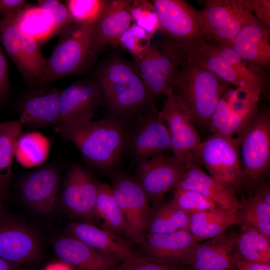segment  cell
Listing matches in <instances>:
<instances>
[{
	"label": "cell",
	"mask_w": 270,
	"mask_h": 270,
	"mask_svg": "<svg viewBox=\"0 0 270 270\" xmlns=\"http://www.w3.org/2000/svg\"><path fill=\"white\" fill-rule=\"evenodd\" d=\"M127 122L111 116L83 124H58L54 130L73 144L91 168L112 173L118 170L124 156Z\"/></svg>",
	"instance_id": "cell-1"
},
{
	"label": "cell",
	"mask_w": 270,
	"mask_h": 270,
	"mask_svg": "<svg viewBox=\"0 0 270 270\" xmlns=\"http://www.w3.org/2000/svg\"><path fill=\"white\" fill-rule=\"evenodd\" d=\"M93 78L100 88L102 104L112 116L128 120L155 104L132 64L122 58L112 57L101 62Z\"/></svg>",
	"instance_id": "cell-2"
},
{
	"label": "cell",
	"mask_w": 270,
	"mask_h": 270,
	"mask_svg": "<svg viewBox=\"0 0 270 270\" xmlns=\"http://www.w3.org/2000/svg\"><path fill=\"white\" fill-rule=\"evenodd\" d=\"M227 87L218 77L196 63L186 54L170 90L191 122L205 127L208 126L220 98Z\"/></svg>",
	"instance_id": "cell-3"
},
{
	"label": "cell",
	"mask_w": 270,
	"mask_h": 270,
	"mask_svg": "<svg viewBox=\"0 0 270 270\" xmlns=\"http://www.w3.org/2000/svg\"><path fill=\"white\" fill-rule=\"evenodd\" d=\"M94 24L74 22L59 32L58 42L47 59L44 86L82 73L92 65L98 56L94 46Z\"/></svg>",
	"instance_id": "cell-4"
},
{
	"label": "cell",
	"mask_w": 270,
	"mask_h": 270,
	"mask_svg": "<svg viewBox=\"0 0 270 270\" xmlns=\"http://www.w3.org/2000/svg\"><path fill=\"white\" fill-rule=\"evenodd\" d=\"M244 170V185L252 190L266 182L270 170V114L258 110L236 136Z\"/></svg>",
	"instance_id": "cell-5"
},
{
	"label": "cell",
	"mask_w": 270,
	"mask_h": 270,
	"mask_svg": "<svg viewBox=\"0 0 270 270\" xmlns=\"http://www.w3.org/2000/svg\"><path fill=\"white\" fill-rule=\"evenodd\" d=\"M186 54V49L162 37L152 42L132 65L156 100L170 89L175 74Z\"/></svg>",
	"instance_id": "cell-6"
},
{
	"label": "cell",
	"mask_w": 270,
	"mask_h": 270,
	"mask_svg": "<svg viewBox=\"0 0 270 270\" xmlns=\"http://www.w3.org/2000/svg\"><path fill=\"white\" fill-rule=\"evenodd\" d=\"M172 152L169 133L155 104L128 120L124 155L136 166L154 155Z\"/></svg>",
	"instance_id": "cell-7"
},
{
	"label": "cell",
	"mask_w": 270,
	"mask_h": 270,
	"mask_svg": "<svg viewBox=\"0 0 270 270\" xmlns=\"http://www.w3.org/2000/svg\"><path fill=\"white\" fill-rule=\"evenodd\" d=\"M199 160L211 178L235 194L240 192L244 185V170L236 137L212 134L202 142Z\"/></svg>",
	"instance_id": "cell-8"
},
{
	"label": "cell",
	"mask_w": 270,
	"mask_h": 270,
	"mask_svg": "<svg viewBox=\"0 0 270 270\" xmlns=\"http://www.w3.org/2000/svg\"><path fill=\"white\" fill-rule=\"evenodd\" d=\"M114 197L125 220L126 236L144 246L151 210L149 200L140 184L118 170L110 173Z\"/></svg>",
	"instance_id": "cell-9"
},
{
	"label": "cell",
	"mask_w": 270,
	"mask_h": 270,
	"mask_svg": "<svg viewBox=\"0 0 270 270\" xmlns=\"http://www.w3.org/2000/svg\"><path fill=\"white\" fill-rule=\"evenodd\" d=\"M202 38L219 46L230 42L245 26L257 20L242 0H204Z\"/></svg>",
	"instance_id": "cell-10"
},
{
	"label": "cell",
	"mask_w": 270,
	"mask_h": 270,
	"mask_svg": "<svg viewBox=\"0 0 270 270\" xmlns=\"http://www.w3.org/2000/svg\"><path fill=\"white\" fill-rule=\"evenodd\" d=\"M260 94L244 88L227 87L208 124L212 134L236 137L257 112Z\"/></svg>",
	"instance_id": "cell-11"
},
{
	"label": "cell",
	"mask_w": 270,
	"mask_h": 270,
	"mask_svg": "<svg viewBox=\"0 0 270 270\" xmlns=\"http://www.w3.org/2000/svg\"><path fill=\"white\" fill-rule=\"evenodd\" d=\"M163 36L186 48L202 38L204 18L202 10L182 0L152 1Z\"/></svg>",
	"instance_id": "cell-12"
},
{
	"label": "cell",
	"mask_w": 270,
	"mask_h": 270,
	"mask_svg": "<svg viewBox=\"0 0 270 270\" xmlns=\"http://www.w3.org/2000/svg\"><path fill=\"white\" fill-rule=\"evenodd\" d=\"M100 184L82 166H72L64 178L60 196L64 212L80 222L94 224Z\"/></svg>",
	"instance_id": "cell-13"
},
{
	"label": "cell",
	"mask_w": 270,
	"mask_h": 270,
	"mask_svg": "<svg viewBox=\"0 0 270 270\" xmlns=\"http://www.w3.org/2000/svg\"><path fill=\"white\" fill-rule=\"evenodd\" d=\"M166 95L158 113L168 132L173 155L186 165L202 166L199 160L202 141L194 124L178 105L170 89Z\"/></svg>",
	"instance_id": "cell-14"
},
{
	"label": "cell",
	"mask_w": 270,
	"mask_h": 270,
	"mask_svg": "<svg viewBox=\"0 0 270 270\" xmlns=\"http://www.w3.org/2000/svg\"><path fill=\"white\" fill-rule=\"evenodd\" d=\"M186 164L174 155H154L136 166L133 178L140 184L149 201L160 203L164 194L176 188Z\"/></svg>",
	"instance_id": "cell-15"
},
{
	"label": "cell",
	"mask_w": 270,
	"mask_h": 270,
	"mask_svg": "<svg viewBox=\"0 0 270 270\" xmlns=\"http://www.w3.org/2000/svg\"><path fill=\"white\" fill-rule=\"evenodd\" d=\"M40 240L30 227L0 208V257L18 268L36 262L41 252Z\"/></svg>",
	"instance_id": "cell-16"
},
{
	"label": "cell",
	"mask_w": 270,
	"mask_h": 270,
	"mask_svg": "<svg viewBox=\"0 0 270 270\" xmlns=\"http://www.w3.org/2000/svg\"><path fill=\"white\" fill-rule=\"evenodd\" d=\"M20 196L33 211L48 214L55 209L60 188V172L54 164H48L24 174L18 182Z\"/></svg>",
	"instance_id": "cell-17"
},
{
	"label": "cell",
	"mask_w": 270,
	"mask_h": 270,
	"mask_svg": "<svg viewBox=\"0 0 270 270\" xmlns=\"http://www.w3.org/2000/svg\"><path fill=\"white\" fill-rule=\"evenodd\" d=\"M238 233L226 232L197 242L187 254L180 266L188 270H222L236 266Z\"/></svg>",
	"instance_id": "cell-18"
},
{
	"label": "cell",
	"mask_w": 270,
	"mask_h": 270,
	"mask_svg": "<svg viewBox=\"0 0 270 270\" xmlns=\"http://www.w3.org/2000/svg\"><path fill=\"white\" fill-rule=\"evenodd\" d=\"M102 104L99 86L92 77L75 82L61 90L58 124H83L92 120Z\"/></svg>",
	"instance_id": "cell-19"
},
{
	"label": "cell",
	"mask_w": 270,
	"mask_h": 270,
	"mask_svg": "<svg viewBox=\"0 0 270 270\" xmlns=\"http://www.w3.org/2000/svg\"><path fill=\"white\" fill-rule=\"evenodd\" d=\"M53 248L56 256L75 270H114L121 262L67 234L56 239Z\"/></svg>",
	"instance_id": "cell-20"
},
{
	"label": "cell",
	"mask_w": 270,
	"mask_h": 270,
	"mask_svg": "<svg viewBox=\"0 0 270 270\" xmlns=\"http://www.w3.org/2000/svg\"><path fill=\"white\" fill-rule=\"evenodd\" d=\"M223 46L232 49L243 60L262 70L270 64V26L257 20L244 27Z\"/></svg>",
	"instance_id": "cell-21"
},
{
	"label": "cell",
	"mask_w": 270,
	"mask_h": 270,
	"mask_svg": "<svg viewBox=\"0 0 270 270\" xmlns=\"http://www.w3.org/2000/svg\"><path fill=\"white\" fill-rule=\"evenodd\" d=\"M132 0H107L104 9L94 26L95 50L98 56L107 46H116L132 22Z\"/></svg>",
	"instance_id": "cell-22"
},
{
	"label": "cell",
	"mask_w": 270,
	"mask_h": 270,
	"mask_svg": "<svg viewBox=\"0 0 270 270\" xmlns=\"http://www.w3.org/2000/svg\"><path fill=\"white\" fill-rule=\"evenodd\" d=\"M60 92L56 88H41L29 94L20 106L18 120L23 126L40 128L58 124Z\"/></svg>",
	"instance_id": "cell-23"
},
{
	"label": "cell",
	"mask_w": 270,
	"mask_h": 270,
	"mask_svg": "<svg viewBox=\"0 0 270 270\" xmlns=\"http://www.w3.org/2000/svg\"><path fill=\"white\" fill-rule=\"evenodd\" d=\"M198 242L188 229H184L172 232L149 234L144 246L154 260L176 268L180 266Z\"/></svg>",
	"instance_id": "cell-24"
},
{
	"label": "cell",
	"mask_w": 270,
	"mask_h": 270,
	"mask_svg": "<svg viewBox=\"0 0 270 270\" xmlns=\"http://www.w3.org/2000/svg\"><path fill=\"white\" fill-rule=\"evenodd\" d=\"M67 234L91 248L122 262L136 255L132 248L118 236L94 224L72 222L66 228Z\"/></svg>",
	"instance_id": "cell-25"
},
{
	"label": "cell",
	"mask_w": 270,
	"mask_h": 270,
	"mask_svg": "<svg viewBox=\"0 0 270 270\" xmlns=\"http://www.w3.org/2000/svg\"><path fill=\"white\" fill-rule=\"evenodd\" d=\"M176 187L196 192L226 210L236 212L240 206L236 194L214 180L198 164L186 165Z\"/></svg>",
	"instance_id": "cell-26"
},
{
	"label": "cell",
	"mask_w": 270,
	"mask_h": 270,
	"mask_svg": "<svg viewBox=\"0 0 270 270\" xmlns=\"http://www.w3.org/2000/svg\"><path fill=\"white\" fill-rule=\"evenodd\" d=\"M186 50L190 58L216 75L224 82L240 88L235 71L219 54L215 44L202 38L190 44Z\"/></svg>",
	"instance_id": "cell-27"
},
{
	"label": "cell",
	"mask_w": 270,
	"mask_h": 270,
	"mask_svg": "<svg viewBox=\"0 0 270 270\" xmlns=\"http://www.w3.org/2000/svg\"><path fill=\"white\" fill-rule=\"evenodd\" d=\"M236 212L218 208L192 214L188 230L199 242L217 236L228 226L236 224Z\"/></svg>",
	"instance_id": "cell-28"
},
{
	"label": "cell",
	"mask_w": 270,
	"mask_h": 270,
	"mask_svg": "<svg viewBox=\"0 0 270 270\" xmlns=\"http://www.w3.org/2000/svg\"><path fill=\"white\" fill-rule=\"evenodd\" d=\"M23 127L18 119L0 122V194L4 198L10 184L16 144Z\"/></svg>",
	"instance_id": "cell-29"
},
{
	"label": "cell",
	"mask_w": 270,
	"mask_h": 270,
	"mask_svg": "<svg viewBox=\"0 0 270 270\" xmlns=\"http://www.w3.org/2000/svg\"><path fill=\"white\" fill-rule=\"evenodd\" d=\"M96 219L102 220V228L118 236L126 234V222L106 183H100L95 204Z\"/></svg>",
	"instance_id": "cell-30"
},
{
	"label": "cell",
	"mask_w": 270,
	"mask_h": 270,
	"mask_svg": "<svg viewBox=\"0 0 270 270\" xmlns=\"http://www.w3.org/2000/svg\"><path fill=\"white\" fill-rule=\"evenodd\" d=\"M236 216L240 229H254L270 238V206L258 198H242Z\"/></svg>",
	"instance_id": "cell-31"
},
{
	"label": "cell",
	"mask_w": 270,
	"mask_h": 270,
	"mask_svg": "<svg viewBox=\"0 0 270 270\" xmlns=\"http://www.w3.org/2000/svg\"><path fill=\"white\" fill-rule=\"evenodd\" d=\"M158 205L150 214L148 226L149 234L188 229L189 214L177 208L171 201Z\"/></svg>",
	"instance_id": "cell-32"
},
{
	"label": "cell",
	"mask_w": 270,
	"mask_h": 270,
	"mask_svg": "<svg viewBox=\"0 0 270 270\" xmlns=\"http://www.w3.org/2000/svg\"><path fill=\"white\" fill-rule=\"evenodd\" d=\"M237 240L240 260L270 264V238L252 228L240 229Z\"/></svg>",
	"instance_id": "cell-33"
},
{
	"label": "cell",
	"mask_w": 270,
	"mask_h": 270,
	"mask_svg": "<svg viewBox=\"0 0 270 270\" xmlns=\"http://www.w3.org/2000/svg\"><path fill=\"white\" fill-rule=\"evenodd\" d=\"M22 10L8 14L0 18V43L24 76V65L22 52L20 18Z\"/></svg>",
	"instance_id": "cell-34"
},
{
	"label": "cell",
	"mask_w": 270,
	"mask_h": 270,
	"mask_svg": "<svg viewBox=\"0 0 270 270\" xmlns=\"http://www.w3.org/2000/svg\"><path fill=\"white\" fill-rule=\"evenodd\" d=\"M216 45L219 54L235 71L240 88L262 94L264 90L263 71L243 60L232 49Z\"/></svg>",
	"instance_id": "cell-35"
},
{
	"label": "cell",
	"mask_w": 270,
	"mask_h": 270,
	"mask_svg": "<svg viewBox=\"0 0 270 270\" xmlns=\"http://www.w3.org/2000/svg\"><path fill=\"white\" fill-rule=\"evenodd\" d=\"M171 202L189 215L202 211L222 208L211 200L196 192L179 187L175 188Z\"/></svg>",
	"instance_id": "cell-36"
},
{
	"label": "cell",
	"mask_w": 270,
	"mask_h": 270,
	"mask_svg": "<svg viewBox=\"0 0 270 270\" xmlns=\"http://www.w3.org/2000/svg\"><path fill=\"white\" fill-rule=\"evenodd\" d=\"M107 0H68L65 4L74 20L85 24H96L101 16Z\"/></svg>",
	"instance_id": "cell-37"
},
{
	"label": "cell",
	"mask_w": 270,
	"mask_h": 270,
	"mask_svg": "<svg viewBox=\"0 0 270 270\" xmlns=\"http://www.w3.org/2000/svg\"><path fill=\"white\" fill-rule=\"evenodd\" d=\"M132 22L152 36L159 30V22L154 4L146 0H132L130 9Z\"/></svg>",
	"instance_id": "cell-38"
},
{
	"label": "cell",
	"mask_w": 270,
	"mask_h": 270,
	"mask_svg": "<svg viewBox=\"0 0 270 270\" xmlns=\"http://www.w3.org/2000/svg\"><path fill=\"white\" fill-rule=\"evenodd\" d=\"M38 7L50 20L53 34H58L74 22L66 4L60 0H40Z\"/></svg>",
	"instance_id": "cell-39"
},
{
	"label": "cell",
	"mask_w": 270,
	"mask_h": 270,
	"mask_svg": "<svg viewBox=\"0 0 270 270\" xmlns=\"http://www.w3.org/2000/svg\"><path fill=\"white\" fill-rule=\"evenodd\" d=\"M152 37L144 30L133 24L122 36L119 45L135 58L147 50L152 42Z\"/></svg>",
	"instance_id": "cell-40"
},
{
	"label": "cell",
	"mask_w": 270,
	"mask_h": 270,
	"mask_svg": "<svg viewBox=\"0 0 270 270\" xmlns=\"http://www.w3.org/2000/svg\"><path fill=\"white\" fill-rule=\"evenodd\" d=\"M174 268L137 254L121 262L114 270H173Z\"/></svg>",
	"instance_id": "cell-41"
},
{
	"label": "cell",
	"mask_w": 270,
	"mask_h": 270,
	"mask_svg": "<svg viewBox=\"0 0 270 270\" xmlns=\"http://www.w3.org/2000/svg\"><path fill=\"white\" fill-rule=\"evenodd\" d=\"M244 7L254 14V16L265 25L270 26V0H242Z\"/></svg>",
	"instance_id": "cell-42"
},
{
	"label": "cell",
	"mask_w": 270,
	"mask_h": 270,
	"mask_svg": "<svg viewBox=\"0 0 270 270\" xmlns=\"http://www.w3.org/2000/svg\"><path fill=\"white\" fill-rule=\"evenodd\" d=\"M10 92L8 64L4 52L0 43V105L8 100Z\"/></svg>",
	"instance_id": "cell-43"
},
{
	"label": "cell",
	"mask_w": 270,
	"mask_h": 270,
	"mask_svg": "<svg viewBox=\"0 0 270 270\" xmlns=\"http://www.w3.org/2000/svg\"><path fill=\"white\" fill-rule=\"evenodd\" d=\"M24 0H0V18L12 13L19 12L27 6Z\"/></svg>",
	"instance_id": "cell-44"
},
{
	"label": "cell",
	"mask_w": 270,
	"mask_h": 270,
	"mask_svg": "<svg viewBox=\"0 0 270 270\" xmlns=\"http://www.w3.org/2000/svg\"><path fill=\"white\" fill-rule=\"evenodd\" d=\"M252 196L261 200L270 206V186L269 182H264L256 186L253 190Z\"/></svg>",
	"instance_id": "cell-45"
},
{
	"label": "cell",
	"mask_w": 270,
	"mask_h": 270,
	"mask_svg": "<svg viewBox=\"0 0 270 270\" xmlns=\"http://www.w3.org/2000/svg\"><path fill=\"white\" fill-rule=\"evenodd\" d=\"M238 270H270V264L250 262L238 260L236 264Z\"/></svg>",
	"instance_id": "cell-46"
},
{
	"label": "cell",
	"mask_w": 270,
	"mask_h": 270,
	"mask_svg": "<svg viewBox=\"0 0 270 270\" xmlns=\"http://www.w3.org/2000/svg\"><path fill=\"white\" fill-rule=\"evenodd\" d=\"M0 270H18V268L12 266L0 257Z\"/></svg>",
	"instance_id": "cell-47"
},
{
	"label": "cell",
	"mask_w": 270,
	"mask_h": 270,
	"mask_svg": "<svg viewBox=\"0 0 270 270\" xmlns=\"http://www.w3.org/2000/svg\"><path fill=\"white\" fill-rule=\"evenodd\" d=\"M4 198L0 194V208L2 207V203Z\"/></svg>",
	"instance_id": "cell-48"
},
{
	"label": "cell",
	"mask_w": 270,
	"mask_h": 270,
	"mask_svg": "<svg viewBox=\"0 0 270 270\" xmlns=\"http://www.w3.org/2000/svg\"><path fill=\"white\" fill-rule=\"evenodd\" d=\"M238 270L236 267H234L232 268H228V269H226V270Z\"/></svg>",
	"instance_id": "cell-49"
},
{
	"label": "cell",
	"mask_w": 270,
	"mask_h": 270,
	"mask_svg": "<svg viewBox=\"0 0 270 270\" xmlns=\"http://www.w3.org/2000/svg\"><path fill=\"white\" fill-rule=\"evenodd\" d=\"M173 270H178V269L176 268H174Z\"/></svg>",
	"instance_id": "cell-50"
},
{
	"label": "cell",
	"mask_w": 270,
	"mask_h": 270,
	"mask_svg": "<svg viewBox=\"0 0 270 270\" xmlns=\"http://www.w3.org/2000/svg\"></svg>",
	"instance_id": "cell-51"
}]
</instances>
